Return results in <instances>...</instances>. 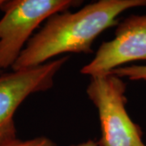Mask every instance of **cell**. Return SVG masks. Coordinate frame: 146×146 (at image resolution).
I'll use <instances>...</instances> for the list:
<instances>
[{"label": "cell", "instance_id": "cell-1", "mask_svg": "<svg viewBox=\"0 0 146 146\" xmlns=\"http://www.w3.org/2000/svg\"><path fill=\"white\" fill-rule=\"evenodd\" d=\"M137 7H146V0H100L76 12L53 15L28 42L12 71L40 66L66 53L91 52L95 39L115 25L118 16Z\"/></svg>", "mask_w": 146, "mask_h": 146}, {"label": "cell", "instance_id": "cell-2", "mask_svg": "<svg viewBox=\"0 0 146 146\" xmlns=\"http://www.w3.org/2000/svg\"><path fill=\"white\" fill-rule=\"evenodd\" d=\"M87 94L98 110L102 146H146L126 110V84L111 73L91 77Z\"/></svg>", "mask_w": 146, "mask_h": 146}, {"label": "cell", "instance_id": "cell-3", "mask_svg": "<svg viewBox=\"0 0 146 146\" xmlns=\"http://www.w3.org/2000/svg\"><path fill=\"white\" fill-rule=\"evenodd\" d=\"M78 3L72 0H11L0 9V71L12 68L38 25Z\"/></svg>", "mask_w": 146, "mask_h": 146}, {"label": "cell", "instance_id": "cell-4", "mask_svg": "<svg viewBox=\"0 0 146 146\" xmlns=\"http://www.w3.org/2000/svg\"><path fill=\"white\" fill-rule=\"evenodd\" d=\"M68 60L63 56L34 68L0 74V146L16 140L15 113L28 97L53 86L58 72Z\"/></svg>", "mask_w": 146, "mask_h": 146}, {"label": "cell", "instance_id": "cell-5", "mask_svg": "<svg viewBox=\"0 0 146 146\" xmlns=\"http://www.w3.org/2000/svg\"><path fill=\"white\" fill-rule=\"evenodd\" d=\"M136 60H146V14L124 19L117 27L115 38L103 42L80 72L93 77Z\"/></svg>", "mask_w": 146, "mask_h": 146}, {"label": "cell", "instance_id": "cell-6", "mask_svg": "<svg viewBox=\"0 0 146 146\" xmlns=\"http://www.w3.org/2000/svg\"><path fill=\"white\" fill-rule=\"evenodd\" d=\"M110 73L120 78L127 77L131 80H146V65L120 67L111 71Z\"/></svg>", "mask_w": 146, "mask_h": 146}, {"label": "cell", "instance_id": "cell-7", "mask_svg": "<svg viewBox=\"0 0 146 146\" xmlns=\"http://www.w3.org/2000/svg\"><path fill=\"white\" fill-rule=\"evenodd\" d=\"M6 146H54L53 141L45 136H39L29 140L16 139Z\"/></svg>", "mask_w": 146, "mask_h": 146}, {"label": "cell", "instance_id": "cell-8", "mask_svg": "<svg viewBox=\"0 0 146 146\" xmlns=\"http://www.w3.org/2000/svg\"><path fill=\"white\" fill-rule=\"evenodd\" d=\"M73 146H98V143H97L96 141H93V140H89V141L83 142L81 144Z\"/></svg>", "mask_w": 146, "mask_h": 146}, {"label": "cell", "instance_id": "cell-9", "mask_svg": "<svg viewBox=\"0 0 146 146\" xmlns=\"http://www.w3.org/2000/svg\"><path fill=\"white\" fill-rule=\"evenodd\" d=\"M3 3H4V0H0V7H1V6L3 5Z\"/></svg>", "mask_w": 146, "mask_h": 146}, {"label": "cell", "instance_id": "cell-10", "mask_svg": "<svg viewBox=\"0 0 146 146\" xmlns=\"http://www.w3.org/2000/svg\"><path fill=\"white\" fill-rule=\"evenodd\" d=\"M1 73H2V71H0V74H1Z\"/></svg>", "mask_w": 146, "mask_h": 146}]
</instances>
